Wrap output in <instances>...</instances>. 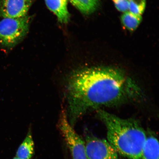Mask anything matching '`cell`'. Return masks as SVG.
I'll return each instance as SVG.
<instances>
[{
  "instance_id": "1",
  "label": "cell",
  "mask_w": 159,
  "mask_h": 159,
  "mask_svg": "<svg viewBox=\"0 0 159 159\" xmlns=\"http://www.w3.org/2000/svg\"><path fill=\"white\" fill-rule=\"evenodd\" d=\"M66 93L70 123L89 111L139 100L140 87L120 69L112 67H85L69 75Z\"/></svg>"
},
{
  "instance_id": "2",
  "label": "cell",
  "mask_w": 159,
  "mask_h": 159,
  "mask_svg": "<svg viewBox=\"0 0 159 159\" xmlns=\"http://www.w3.org/2000/svg\"><path fill=\"white\" fill-rule=\"evenodd\" d=\"M97 112L106 127L107 140L118 154L128 159H140L147 135L138 121L119 118L101 109Z\"/></svg>"
},
{
  "instance_id": "3",
  "label": "cell",
  "mask_w": 159,
  "mask_h": 159,
  "mask_svg": "<svg viewBox=\"0 0 159 159\" xmlns=\"http://www.w3.org/2000/svg\"><path fill=\"white\" fill-rule=\"evenodd\" d=\"M30 18L28 16L19 18H4L0 21V43L13 47L22 40L28 32Z\"/></svg>"
},
{
  "instance_id": "4",
  "label": "cell",
  "mask_w": 159,
  "mask_h": 159,
  "mask_svg": "<svg viewBox=\"0 0 159 159\" xmlns=\"http://www.w3.org/2000/svg\"><path fill=\"white\" fill-rule=\"evenodd\" d=\"M59 128L70 151L73 159H87L85 143L73 129L68 120L66 112L62 111Z\"/></svg>"
},
{
  "instance_id": "5",
  "label": "cell",
  "mask_w": 159,
  "mask_h": 159,
  "mask_svg": "<svg viewBox=\"0 0 159 159\" xmlns=\"http://www.w3.org/2000/svg\"><path fill=\"white\" fill-rule=\"evenodd\" d=\"M85 141L87 159H118V153L108 140L87 136Z\"/></svg>"
},
{
  "instance_id": "6",
  "label": "cell",
  "mask_w": 159,
  "mask_h": 159,
  "mask_svg": "<svg viewBox=\"0 0 159 159\" xmlns=\"http://www.w3.org/2000/svg\"><path fill=\"white\" fill-rule=\"evenodd\" d=\"M32 0H3L1 10L4 18H19L27 16Z\"/></svg>"
},
{
  "instance_id": "7",
  "label": "cell",
  "mask_w": 159,
  "mask_h": 159,
  "mask_svg": "<svg viewBox=\"0 0 159 159\" xmlns=\"http://www.w3.org/2000/svg\"><path fill=\"white\" fill-rule=\"evenodd\" d=\"M68 0H45L48 8L55 14L61 23H68L70 15L67 9Z\"/></svg>"
},
{
  "instance_id": "8",
  "label": "cell",
  "mask_w": 159,
  "mask_h": 159,
  "mask_svg": "<svg viewBox=\"0 0 159 159\" xmlns=\"http://www.w3.org/2000/svg\"><path fill=\"white\" fill-rule=\"evenodd\" d=\"M159 145L156 136L153 134L147 136L146 143L140 159H159Z\"/></svg>"
},
{
  "instance_id": "9",
  "label": "cell",
  "mask_w": 159,
  "mask_h": 159,
  "mask_svg": "<svg viewBox=\"0 0 159 159\" xmlns=\"http://www.w3.org/2000/svg\"><path fill=\"white\" fill-rule=\"evenodd\" d=\"M34 152V144L30 129L17 150L16 157L22 159H31Z\"/></svg>"
},
{
  "instance_id": "10",
  "label": "cell",
  "mask_w": 159,
  "mask_h": 159,
  "mask_svg": "<svg viewBox=\"0 0 159 159\" xmlns=\"http://www.w3.org/2000/svg\"><path fill=\"white\" fill-rule=\"evenodd\" d=\"M80 11L89 15L96 11L99 5L98 0H69Z\"/></svg>"
},
{
  "instance_id": "11",
  "label": "cell",
  "mask_w": 159,
  "mask_h": 159,
  "mask_svg": "<svg viewBox=\"0 0 159 159\" xmlns=\"http://www.w3.org/2000/svg\"><path fill=\"white\" fill-rule=\"evenodd\" d=\"M142 16L135 14L130 11L125 12L121 16V21L123 25L131 31L135 30L142 22Z\"/></svg>"
},
{
  "instance_id": "12",
  "label": "cell",
  "mask_w": 159,
  "mask_h": 159,
  "mask_svg": "<svg viewBox=\"0 0 159 159\" xmlns=\"http://www.w3.org/2000/svg\"><path fill=\"white\" fill-rule=\"evenodd\" d=\"M146 0H131L129 11L135 14L141 15L146 7Z\"/></svg>"
},
{
  "instance_id": "13",
  "label": "cell",
  "mask_w": 159,
  "mask_h": 159,
  "mask_svg": "<svg viewBox=\"0 0 159 159\" xmlns=\"http://www.w3.org/2000/svg\"><path fill=\"white\" fill-rule=\"evenodd\" d=\"M115 7L118 11L125 12L129 11L131 0H112Z\"/></svg>"
},
{
  "instance_id": "14",
  "label": "cell",
  "mask_w": 159,
  "mask_h": 159,
  "mask_svg": "<svg viewBox=\"0 0 159 159\" xmlns=\"http://www.w3.org/2000/svg\"><path fill=\"white\" fill-rule=\"evenodd\" d=\"M13 159H22L17 158V157H15L14 158H13Z\"/></svg>"
}]
</instances>
